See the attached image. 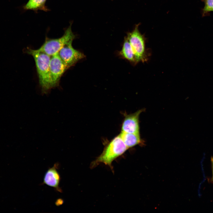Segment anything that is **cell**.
Segmentation results:
<instances>
[{"label":"cell","mask_w":213,"mask_h":213,"mask_svg":"<svg viewBox=\"0 0 213 213\" xmlns=\"http://www.w3.org/2000/svg\"><path fill=\"white\" fill-rule=\"evenodd\" d=\"M119 55L133 64L137 63L132 48L126 37L125 38L122 49L119 52Z\"/></svg>","instance_id":"9c48e42d"},{"label":"cell","mask_w":213,"mask_h":213,"mask_svg":"<svg viewBox=\"0 0 213 213\" xmlns=\"http://www.w3.org/2000/svg\"><path fill=\"white\" fill-rule=\"evenodd\" d=\"M25 52L34 58L42 93H47L51 89L49 73L51 56L38 49L35 50L28 48Z\"/></svg>","instance_id":"6da1fadb"},{"label":"cell","mask_w":213,"mask_h":213,"mask_svg":"<svg viewBox=\"0 0 213 213\" xmlns=\"http://www.w3.org/2000/svg\"><path fill=\"white\" fill-rule=\"evenodd\" d=\"M59 166V164L57 163L48 169L44 175L42 184L53 187L57 191L61 193L62 191L59 186L61 178L58 170Z\"/></svg>","instance_id":"52a82bcc"},{"label":"cell","mask_w":213,"mask_h":213,"mask_svg":"<svg viewBox=\"0 0 213 213\" xmlns=\"http://www.w3.org/2000/svg\"><path fill=\"white\" fill-rule=\"evenodd\" d=\"M211 168L212 170V176L210 179V181L213 183V157L212 156L211 158Z\"/></svg>","instance_id":"5bb4252c"},{"label":"cell","mask_w":213,"mask_h":213,"mask_svg":"<svg viewBox=\"0 0 213 213\" xmlns=\"http://www.w3.org/2000/svg\"><path fill=\"white\" fill-rule=\"evenodd\" d=\"M143 109L125 116L121 127L122 132L134 133H139V118Z\"/></svg>","instance_id":"ba28073f"},{"label":"cell","mask_w":213,"mask_h":213,"mask_svg":"<svg viewBox=\"0 0 213 213\" xmlns=\"http://www.w3.org/2000/svg\"><path fill=\"white\" fill-rule=\"evenodd\" d=\"M71 26L70 24L60 38L52 39L46 38L44 42L38 49L51 56L58 54L65 44L73 41L75 38L72 30Z\"/></svg>","instance_id":"3957f363"},{"label":"cell","mask_w":213,"mask_h":213,"mask_svg":"<svg viewBox=\"0 0 213 213\" xmlns=\"http://www.w3.org/2000/svg\"><path fill=\"white\" fill-rule=\"evenodd\" d=\"M120 135L128 148L133 147L141 142L139 133H134L121 132Z\"/></svg>","instance_id":"30bf717a"},{"label":"cell","mask_w":213,"mask_h":213,"mask_svg":"<svg viewBox=\"0 0 213 213\" xmlns=\"http://www.w3.org/2000/svg\"><path fill=\"white\" fill-rule=\"evenodd\" d=\"M204 6L202 9L203 15L213 12V0H204Z\"/></svg>","instance_id":"7c38bea8"},{"label":"cell","mask_w":213,"mask_h":213,"mask_svg":"<svg viewBox=\"0 0 213 213\" xmlns=\"http://www.w3.org/2000/svg\"><path fill=\"white\" fill-rule=\"evenodd\" d=\"M72 42L71 41L65 44L58 53L61 60L69 68L85 57L83 53L73 47Z\"/></svg>","instance_id":"8992f818"},{"label":"cell","mask_w":213,"mask_h":213,"mask_svg":"<svg viewBox=\"0 0 213 213\" xmlns=\"http://www.w3.org/2000/svg\"><path fill=\"white\" fill-rule=\"evenodd\" d=\"M139 24L136 25L131 32L126 37L134 52L137 63L147 61V55L144 37L139 30Z\"/></svg>","instance_id":"277c9868"},{"label":"cell","mask_w":213,"mask_h":213,"mask_svg":"<svg viewBox=\"0 0 213 213\" xmlns=\"http://www.w3.org/2000/svg\"><path fill=\"white\" fill-rule=\"evenodd\" d=\"M64 203L63 200L62 199H57L55 204L56 206H58L62 205Z\"/></svg>","instance_id":"4fadbf2b"},{"label":"cell","mask_w":213,"mask_h":213,"mask_svg":"<svg viewBox=\"0 0 213 213\" xmlns=\"http://www.w3.org/2000/svg\"><path fill=\"white\" fill-rule=\"evenodd\" d=\"M68 69L58 54L51 56L49 63V73L51 88L59 85L61 77Z\"/></svg>","instance_id":"5b68a950"},{"label":"cell","mask_w":213,"mask_h":213,"mask_svg":"<svg viewBox=\"0 0 213 213\" xmlns=\"http://www.w3.org/2000/svg\"><path fill=\"white\" fill-rule=\"evenodd\" d=\"M128 149L119 134L107 145L101 154L93 162L92 167H94L99 163H103L112 167V162Z\"/></svg>","instance_id":"7a4b0ae2"},{"label":"cell","mask_w":213,"mask_h":213,"mask_svg":"<svg viewBox=\"0 0 213 213\" xmlns=\"http://www.w3.org/2000/svg\"><path fill=\"white\" fill-rule=\"evenodd\" d=\"M46 0H29L24 8L25 9L36 10L42 9L47 10L45 6Z\"/></svg>","instance_id":"8fae6325"}]
</instances>
